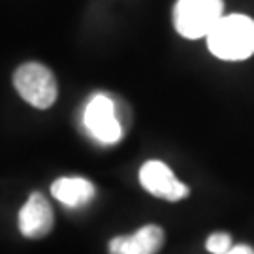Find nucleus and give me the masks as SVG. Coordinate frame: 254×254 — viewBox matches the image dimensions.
Masks as SVG:
<instances>
[{
	"instance_id": "f257e3e1",
	"label": "nucleus",
	"mask_w": 254,
	"mask_h": 254,
	"mask_svg": "<svg viewBox=\"0 0 254 254\" xmlns=\"http://www.w3.org/2000/svg\"><path fill=\"white\" fill-rule=\"evenodd\" d=\"M209 51L222 61H245L254 55V19L243 13L224 15L207 36Z\"/></svg>"
},
{
	"instance_id": "f03ea898",
	"label": "nucleus",
	"mask_w": 254,
	"mask_h": 254,
	"mask_svg": "<svg viewBox=\"0 0 254 254\" xmlns=\"http://www.w3.org/2000/svg\"><path fill=\"white\" fill-rule=\"evenodd\" d=\"M222 0H177L173 6V27L187 40L207 38L224 17Z\"/></svg>"
},
{
	"instance_id": "7ed1b4c3",
	"label": "nucleus",
	"mask_w": 254,
	"mask_h": 254,
	"mask_svg": "<svg viewBox=\"0 0 254 254\" xmlns=\"http://www.w3.org/2000/svg\"><path fill=\"white\" fill-rule=\"evenodd\" d=\"M13 87L32 108L47 109L57 102V79L53 72L40 63L21 64L13 73Z\"/></svg>"
},
{
	"instance_id": "20e7f679",
	"label": "nucleus",
	"mask_w": 254,
	"mask_h": 254,
	"mask_svg": "<svg viewBox=\"0 0 254 254\" xmlns=\"http://www.w3.org/2000/svg\"><path fill=\"white\" fill-rule=\"evenodd\" d=\"M83 125L92 139L113 145L123 137V127L117 117L115 102L106 94H94L83 111Z\"/></svg>"
},
{
	"instance_id": "39448f33",
	"label": "nucleus",
	"mask_w": 254,
	"mask_h": 254,
	"mask_svg": "<svg viewBox=\"0 0 254 254\" xmlns=\"http://www.w3.org/2000/svg\"><path fill=\"white\" fill-rule=\"evenodd\" d=\"M139 183L149 194L166 201H179L190 194V189L160 160H147L139 168Z\"/></svg>"
},
{
	"instance_id": "423d86ee",
	"label": "nucleus",
	"mask_w": 254,
	"mask_h": 254,
	"mask_svg": "<svg viewBox=\"0 0 254 254\" xmlns=\"http://www.w3.org/2000/svg\"><path fill=\"white\" fill-rule=\"evenodd\" d=\"M55 226L53 209L42 192H32L19 211V232L28 239H42Z\"/></svg>"
},
{
	"instance_id": "0eeeda50",
	"label": "nucleus",
	"mask_w": 254,
	"mask_h": 254,
	"mask_svg": "<svg viewBox=\"0 0 254 254\" xmlns=\"http://www.w3.org/2000/svg\"><path fill=\"white\" fill-rule=\"evenodd\" d=\"M164 245V230L156 224L139 228L132 236H117L109 241V254H158Z\"/></svg>"
},
{
	"instance_id": "6e6552de",
	"label": "nucleus",
	"mask_w": 254,
	"mask_h": 254,
	"mask_svg": "<svg viewBox=\"0 0 254 254\" xmlns=\"http://www.w3.org/2000/svg\"><path fill=\"white\" fill-rule=\"evenodd\" d=\"M51 194L64 207L77 209L89 205L94 200L96 189L85 177H61L51 185Z\"/></svg>"
},
{
	"instance_id": "1a4fd4ad",
	"label": "nucleus",
	"mask_w": 254,
	"mask_h": 254,
	"mask_svg": "<svg viewBox=\"0 0 254 254\" xmlns=\"http://www.w3.org/2000/svg\"><path fill=\"white\" fill-rule=\"evenodd\" d=\"M232 247H234L232 237L228 236L226 232H215V234H211L207 237V243H205V249L211 254H226Z\"/></svg>"
},
{
	"instance_id": "9d476101",
	"label": "nucleus",
	"mask_w": 254,
	"mask_h": 254,
	"mask_svg": "<svg viewBox=\"0 0 254 254\" xmlns=\"http://www.w3.org/2000/svg\"><path fill=\"white\" fill-rule=\"evenodd\" d=\"M226 254H254V249L249 245H234Z\"/></svg>"
}]
</instances>
